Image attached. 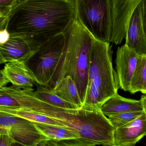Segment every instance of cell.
I'll use <instances>...</instances> for the list:
<instances>
[{"instance_id": "cell-12", "label": "cell", "mask_w": 146, "mask_h": 146, "mask_svg": "<svg viewBox=\"0 0 146 146\" xmlns=\"http://www.w3.org/2000/svg\"><path fill=\"white\" fill-rule=\"evenodd\" d=\"M36 50L24 39L19 36H10L6 43L0 45V55L5 63L25 62Z\"/></svg>"}, {"instance_id": "cell-13", "label": "cell", "mask_w": 146, "mask_h": 146, "mask_svg": "<svg viewBox=\"0 0 146 146\" xmlns=\"http://www.w3.org/2000/svg\"><path fill=\"white\" fill-rule=\"evenodd\" d=\"M100 111L106 117L127 112L146 111V95L139 100L128 99L117 94L106 101L101 107Z\"/></svg>"}, {"instance_id": "cell-3", "label": "cell", "mask_w": 146, "mask_h": 146, "mask_svg": "<svg viewBox=\"0 0 146 146\" xmlns=\"http://www.w3.org/2000/svg\"><path fill=\"white\" fill-rule=\"evenodd\" d=\"M112 53L110 43L94 39L90 50L87 93L82 106L100 108L117 94L119 87L113 66Z\"/></svg>"}, {"instance_id": "cell-25", "label": "cell", "mask_w": 146, "mask_h": 146, "mask_svg": "<svg viewBox=\"0 0 146 146\" xmlns=\"http://www.w3.org/2000/svg\"><path fill=\"white\" fill-rule=\"evenodd\" d=\"M12 7H0V16H9Z\"/></svg>"}, {"instance_id": "cell-10", "label": "cell", "mask_w": 146, "mask_h": 146, "mask_svg": "<svg viewBox=\"0 0 146 146\" xmlns=\"http://www.w3.org/2000/svg\"><path fill=\"white\" fill-rule=\"evenodd\" d=\"M139 56L125 44L118 48L115 60L116 72L119 87L124 91H128Z\"/></svg>"}, {"instance_id": "cell-24", "label": "cell", "mask_w": 146, "mask_h": 146, "mask_svg": "<svg viewBox=\"0 0 146 146\" xmlns=\"http://www.w3.org/2000/svg\"><path fill=\"white\" fill-rule=\"evenodd\" d=\"M9 82L4 74L3 70H0V88L5 87Z\"/></svg>"}, {"instance_id": "cell-5", "label": "cell", "mask_w": 146, "mask_h": 146, "mask_svg": "<svg viewBox=\"0 0 146 146\" xmlns=\"http://www.w3.org/2000/svg\"><path fill=\"white\" fill-rule=\"evenodd\" d=\"M111 0H76V18L95 40L110 43Z\"/></svg>"}, {"instance_id": "cell-20", "label": "cell", "mask_w": 146, "mask_h": 146, "mask_svg": "<svg viewBox=\"0 0 146 146\" xmlns=\"http://www.w3.org/2000/svg\"><path fill=\"white\" fill-rule=\"evenodd\" d=\"M44 143L45 146H91L76 139L61 141L46 140L44 141Z\"/></svg>"}, {"instance_id": "cell-21", "label": "cell", "mask_w": 146, "mask_h": 146, "mask_svg": "<svg viewBox=\"0 0 146 146\" xmlns=\"http://www.w3.org/2000/svg\"><path fill=\"white\" fill-rule=\"evenodd\" d=\"M15 141L7 131L0 129V146H11Z\"/></svg>"}, {"instance_id": "cell-9", "label": "cell", "mask_w": 146, "mask_h": 146, "mask_svg": "<svg viewBox=\"0 0 146 146\" xmlns=\"http://www.w3.org/2000/svg\"><path fill=\"white\" fill-rule=\"evenodd\" d=\"M140 0H111V31L110 42L121 44L126 36L131 14Z\"/></svg>"}, {"instance_id": "cell-18", "label": "cell", "mask_w": 146, "mask_h": 146, "mask_svg": "<svg viewBox=\"0 0 146 146\" xmlns=\"http://www.w3.org/2000/svg\"><path fill=\"white\" fill-rule=\"evenodd\" d=\"M36 86V90H34V94L36 97L44 102L60 108L67 109L78 108L76 106L62 100L49 90L39 84Z\"/></svg>"}, {"instance_id": "cell-1", "label": "cell", "mask_w": 146, "mask_h": 146, "mask_svg": "<svg viewBox=\"0 0 146 146\" xmlns=\"http://www.w3.org/2000/svg\"><path fill=\"white\" fill-rule=\"evenodd\" d=\"M76 0H23L13 7L5 27L36 50L64 33L76 18Z\"/></svg>"}, {"instance_id": "cell-19", "label": "cell", "mask_w": 146, "mask_h": 146, "mask_svg": "<svg viewBox=\"0 0 146 146\" xmlns=\"http://www.w3.org/2000/svg\"><path fill=\"white\" fill-rule=\"evenodd\" d=\"M146 112V111H142L121 113L111 115L108 118L115 130L135 120Z\"/></svg>"}, {"instance_id": "cell-7", "label": "cell", "mask_w": 146, "mask_h": 146, "mask_svg": "<svg viewBox=\"0 0 146 146\" xmlns=\"http://www.w3.org/2000/svg\"><path fill=\"white\" fill-rule=\"evenodd\" d=\"M0 129L5 130L16 141L27 146H38L48 139L25 119L0 112Z\"/></svg>"}, {"instance_id": "cell-30", "label": "cell", "mask_w": 146, "mask_h": 146, "mask_svg": "<svg viewBox=\"0 0 146 146\" xmlns=\"http://www.w3.org/2000/svg\"><path fill=\"white\" fill-rule=\"evenodd\" d=\"M38 146H45V144H44V141L42 142L41 143H40L38 145Z\"/></svg>"}, {"instance_id": "cell-4", "label": "cell", "mask_w": 146, "mask_h": 146, "mask_svg": "<svg viewBox=\"0 0 146 146\" xmlns=\"http://www.w3.org/2000/svg\"><path fill=\"white\" fill-rule=\"evenodd\" d=\"M64 42V33L57 35L41 45L24 62L37 84L50 90Z\"/></svg>"}, {"instance_id": "cell-6", "label": "cell", "mask_w": 146, "mask_h": 146, "mask_svg": "<svg viewBox=\"0 0 146 146\" xmlns=\"http://www.w3.org/2000/svg\"><path fill=\"white\" fill-rule=\"evenodd\" d=\"M0 93L3 96L5 107L17 108L51 117L54 106L36 97L34 89L26 90L12 85L0 88Z\"/></svg>"}, {"instance_id": "cell-22", "label": "cell", "mask_w": 146, "mask_h": 146, "mask_svg": "<svg viewBox=\"0 0 146 146\" xmlns=\"http://www.w3.org/2000/svg\"><path fill=\"white\" fill-rule=\"evenodd\" d=\"M10 33L7 30L6 27L0 29V45L6 43L10 39Z\"/></svg>"}, {"instance_id": "cell-11", "label": "cell", "mask_w": 146, "mask_h": 146, "mask_svg": "<svg viewBox=\"0 0 146 146\" xmlns=\"http://www.w3.org/2000/svg\"><path fill=\"white\" fill-rule=\"evenodd\" d=\"M146 135V112L135 120L114 130L113 144L135 146Z\"/></svg>"}, {"instance_id": "cell-14", "label": "cell", "mask_w": 146, "mask_h": 146, "mask_svg": "<svg viewBox=\"0 0 146 146\" xmlns=\"http://www.w3.org/2000/svg\"><path fill=\"white\" fill-rule=\"evenodd\" d=\"M3 72L13 86L26 90H33L38 85L34 76L24 62L13 61L5 64Z\"/></svg>"}, {"instance_id": "cell-16", "label": "cell", "mask_w": 146, "mask_h": 146, "mask_svg": "<svg viewBox=\"0 0 146 146\" xmlns=\"http://www.w3.org/2000/svg\"><path fill=\"white\" fill-rule=\"evenodd\" d=\"M34 125L48 140L61 141L79 140L80 137L75 131L65 127L33 122Z\"/></svg>"}, {"instance_id": "cell-26", "label": "cell", "mask_w": 146, "mask_h": 146, "mask_svg": "<svg viewBox=\"0 0 146 146\" xmlns=\"http://www.w3.org/2000/svg\"><path fill=\"white\" fill-rule=\"evenodd\" d=\"M9 16H0V29L5 27Z\"/></svg>"}, {"instance_id": "cell-15", "label": "cell", "mask_w": 146, "mask_h": 146, "mask_svg": "<svg viewBox=\"0 0 146 146\" xmlns=\"http://www.w3.org/2000/svg\"><path fill=\"white\" fill-rule=\"evenodd\" d=\"M51 91L62 100L77 107H82V103L76 84L70 76L66 77L61 79Z\"/></svg>"}, {"instance_id": "cell-8", "label": "cell", "mask_w": 146, "mask_h": 146, "mask_svg": "<svg viewBox=\"0 0 146 146\" xmlns=\"http://www.w3.org/2000/svg\"><path fill=\"white\" fill-rule=\"evenodd\" d=\"M125 45L139 56L146 55V0H140L128 25Z\"/></svg>"}, {"instance_id": "cell-17", "label": "cell", "mask_w": 146, "mask_h": 146, "mask_svg": "<svg viewBox=\"0 0 146 146\" xmlns=\"http://www.w3.org/2000/svg\"><path fill=\"white\" fill-rule=\"evenodd\" d=\"M132 94L141 92L146 94V55L139 56L128 91Z\"/></svg>"}, {"instance_id": "cell-28", "label": "cell", "mask_w": 146, "mask_h": 146, "mask_svg": "<svg viewBox=\"0 0 146 146\" xmlns=\"http://www.w3.org/2000/svg\"><path fill=\"white\" fill-rule=\"evenodd\" d=\"M5 62L4 61L3 59L2 58L1 55H0V64H5Z\"/></svg>"}, {"instance_id": "cell-23", "label": "cell", "mask_w": 146, "mask_h": 146, "mask_svg": "<svg viewBox=\"0 0 146 146\" xmlns=\"http://www.w3.org/2000/svg\"><path fill=\"white\" fill-rule=\"evenodd\" d=\"M17 1L18 0H0V7H13Z\"/></svg>"}, {"instance_id": "cell-2", "label": "cell", "mask_w": 146, "mask_h": 146, "mask_svg": "<svg viewBox=\"0 0 146 146\" xmlns=\"http://www.w3.org/2000/svg\"><path fill=\"white\" fill-rule=\"evenodd\" d=\"M64 33V46L52 90L61 79L70 76L76 84L82 105L87 93L89 52L94 38L76 17Z\"/></svg>"}, {"instance_id": "cell-27", "label": "cell", "mask_w": 146, "mask_h": 146, "mask_svg": "<svg viewBox=\"0 0 146 146\" xmlns=\"http://www.w3.org/2000/svg\"><path fill=\"white\" fill-rule=\"evenodd\" d=\"M11 146H27L25 145H23V144H21V143H19L17 142V141L14 142L12 144Z\"/></svg>"}, {"instance_id": "cell-29", "label": "cell", "mask_w": 146, "mask_h": 146, "mask_svg": "<svg viewBox=\"0 0 146 146\" xmlns=\"http://www.w3.org/2000/svg\"><path fill=\"white\" fill-rule=\"evenodd\" d=\"M102 146H117L116 145H114L113 144H104L102 145Z\"/></svg>"}]
</instances>
